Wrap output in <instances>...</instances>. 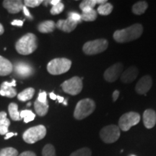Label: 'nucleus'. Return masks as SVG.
Here are the masks:
<instances>
[{
	"label": "nucleus",
	"instance_id": "obj_1",
	"mask_svg": "<svg viewBox=\"0 0 156 156\" xmlns=\"http://www.w3.org/2000/svg\"><path fill=\"white\" fill-rule=\"evenodd\" d=\"M142 32H143L142 25L139 23H136L126 28L116 30L114 33L113 37L115 41L124 44L138 39L142 36Z\"/></svg>",
	"mask_w": 156,
	"mask_h": 156
},
{
	"label": "nucleus",
	"instance_id": "obj_2",
	"mask_svg": "<svg viewBox=\"0 0 156 156\" xmlns=\"http://www.w3.org/2000/svg\"><path fill=\"white\" fill-rule=\"evenodd\" d=\"M38 47L37 38L34 34H25L17 41L15 44V48L20 54L29 55L34 53Z\"/></svg>",
	"mask_w": 156,
	"mask_h": 156
},
{
	"label": "nucleus",
	"instance_id": "obj_3",
	"mask_svg": "<svg viewBox=\"0 0 156 156\" xmlns=\"http://www.w3.org/2000/svg\"><path fill=\"white\" fill-rule=\"evenodd\" d=\"M95 109V101L90 98L80 100L77 103L74 112V117L77 120H83L90 116Z\"/></svg>",
	"mask_w": 156,
	"mask_h": 156
},
{
	"label": "nucleus",
	"instance_id": "obj_4",
	"mask_svg": "<svg viewBox=\"0 0 156 156\" xmlns=\"http://www.w3.org/2000/svg\"><path fill=\"white\" fill-rule=\"evenodd\" d=\"M71 66V60L66 58H56L48 62L47 70L51 75H58L69 71Z\"/></svg>",
	"mask_w": 156,
	"mask_h": 156
},
{
	"label": "nucleus",
	"instance_id": "obj_5",
	"mask_svg": "<svg viewBox=\"0 0 156 156\" xmlns=\"http://www.w3.org/2000/svg\"><path fill=\"white\" fill-rule=\"evenodd\" d=\"M108 46V42L106 39H96L85 43L83 47V51L86 55H95L105 51Z\"/></svg>",
	"mask_w": 156,
	"mask_h": 156
},
{
	"label": "nucleus",
	"instance_id": "obj_6",
	"mask_svg": "<svg viewBox=\"0 0 156 156\" xmlns=\"http://www.w3.org/2000/svg\"><path fill=\"white\" fill-rule=\"evenodd\" d=\"M46 134V129L44 125H38L29 128L23 134V139L28 144H34L44 139Z\"/></svg>",
	"mask_w": 156,
	"mask_h": 156
},
{
	"label": "nucleus",
	"instance_id": "obj_7",
	"mask_svg": "<svg viewBox=\"0 0 156 156\" xmlns=\"http://www.w3.org/2000/svg\"><path fill=\"white\" fill-rule=\"evenodd\" d=\"M140 121V116L138 113L131 112L125 113L120 117L119 120V127L121 130L126 132L132 126H135Z\"/></svg>",
	"mask_w": 156,
	"mask_h": 156
},
{
	"label": "nucleus",
	"instance_id": "obj_8",
	"mask_svg": "<svg viewBox=\"0 0 156 156\" xmlns=\"http://www.w3.org/2000/svg\"><path fill=\"white\" fill-rule=\"evenodd\" d=\"M120 136V129L118 126L111 124L104 126L100 132V137L105 143H114Z\"/></svg>",
	"mask_w": 156,
	"mask_h": 156
},
{
	"label": "nucleus",
	"instance_id": "obj_9",
	"mask_svg": "<svg viewBox=\"0 0 156 156\" xmlns=\"http://www.w3.org/2000/svg\"><path fill=\"white\" fill-rule=\"evenodd\" d=\"M64 92L71 95H76L81 92L83 87V80L79 77H73L64 81L61 85Z\"/></svg>",
	"mask_w": 156,
	"mask_h": 156
},
{
	"label": "nucleus",
	"instance_id": "obj_10",
	"mask_svg": "<svg viewBox=\"0 0 156 156\" xmlns=\"http://www.w3.org/2000/svg\"><path fill=\"white\" fill-rule=\"evenodd\" d=\"M123 68H124V66L120 62L113 64L105 71L104 75H103L105 80L109 82V83H113V82L116 81L122 75Z\"/></svg>",
	"mask_w": 156,
	"mask_h": 156
},
{
	"label": "nucleus",
	"instance_id": "obj_11",
	"mask_svg": "<svg viewBox=\"0 0 156 156\" xmlns=\"http://www.w3.org/2000/svg\"><path fill=\"white\" fill-rule=\"evenodd\" d=\"M152 85H153V80L151 76H143L136 83L135 90L138 94L145 95L151 90Z\"/></svg>",
	"mask_w": 156,
	"mask_h": 156
},
{
	"label": "nucleus",
	"instance_id": "obj_12",
	"mask_svg": "<svg viewBox=\"0 0 156 156\" xmlns=\"http://www.w3.org/2000/svg\"><path fill=\"white\" fill-rule=\"evenodd\" d=\"M15 72L19 77H28L34 74V69L30 64L25 62H17L15 64Z\"/></svg>",
	"mask_w": 156,
	"mask_h": 156
},
{
	"label": "nucleus",
	"instance_id": "obj_13",
	"mask_svg": "<svg viewBox=\"0 0 156 156\" xmlns=\"http://www.w3.org/2000/svg\"><path fill=\"white\" fill-rule=\"evenodd\" d=\"M23 2L20 0H5L3 7L11 14H16L23 9Z\"/></svg>",
	"mask_w": 156,
	"mask_h": 156
},
{
	"label": "nucleus",
	"instance_id": "obj_14",
	"mask_svg": "<svg viewBox=\"0 0 156 156\" xmlns=\"http://www.w3.org/2000/svg\"><path fill=\"white\" fill-rule=\"evenodd\" d=\"M138 73L139 72H138L137 68L135 66H131L127 68L125 71L123 72L121 75V81L126 84L131 83L134 81V80L137 77Z\"/></svg>",
	"mask_w": 156,
	"mask_h": 156
},
{
	"label": "nucleus",
	"instance_id": "obj_15",
	"mask_svg": "<svg viewBox=\"0 0 156 156\" xmlns=\"http://www.w3.org/2000/svg\"><path fill=\"white\" fill-rule=\"evenodd\" d=\"M77 24L78 23H76L67 17L66 20H59L56 24V27L63 32L70 33L75 30Z\"/></svg>",
	"mask_w": 156,
	"mask_h": 156
},
{
	"label": "nucleus",
	"instance_id": "obj_16",
	"mask_svg": "<svg viewBox=\"0 0 156 156\" xmlns=\"http://www.w3.org/2000/svg\"><path fill=\"white\" fill-rule=\"evenodd\" d=\"M144 125L147 129H152L156 124V113L153 109H147L143 113Z\"/></svg>",
	"mask_w": 156,
	"mask_h": 156
},
{
	"label": "nucleus",
	"instance_id": "obj_17",
	"mask_svg": "<svg viewBox=\"0 0 156 156\" xmlns=\"http://www.w3.org/2000/svg\"><path fill=\"white\" fill-rule=\"evenodd\" d=\"M106 2V0H84L80 4V8L81 9L83 13L88 12L93 9L97 4L101 5Z\"/></svg>",
	"mask_w": 156,
	"mask_h": 156
},
{
	"label": "nucleus",
	"instance_id": "obj_18",
	"mask_svg": "<svg viewBox=\"0 0 156 156\" xmlns=\"http://www.w3.org/2000/svg\"><path fill=\"white\" fill-rule=\"evenodd\" d=\"M13 66L10 62L0 56V76L8 75L12 72Z\"/></svg>",
	"mask_w": 156,
	"mask_h": 156
},
{
	"label": "nucleus",
	"instance_id": "obj_19",
	"mask_svg": "<svg viewBox=\"0 0 156 156\" xmlns=\"http://www.w3.org/2000/svg\"><path fill=\"white\" fill-rule=\"evenodd\" d=\"M56 28V24L53 20H46L41 23L38 25V30L39 32L43 34H48L54 31Z\"/></svg>",
	"mask_w": 156,
	"mask_h": 156
},
{
	"label": "nucleus",
	"instance_id": "obj_20",
	"mask_svg": "<svg viewBox=\"0 0 156 156\" xmlns=\"http://www.w3.org/2000/svg\"><path fill=\"white\" fill-rule=\"evenodd\" d=\"M34 108L36 114L39 116H44L48 113V104L47 103H41L36 100L34 103Z\"/></svg>",
	"mask_w": 156,
	"mask_h": 156
},
{
	"label": "nucleus",
	"instance_id": "obj_21",
	"mask_svg": "<svg viewBox=\"0 0 156 156\" xmlns=\"http://www.w3.org/2000/svg\"><path fill=\"white\" fill-rule=\"evenodd\" d=\"M148 4L145 1H140L134 4L132 6V12L136 15H140L145 13L146 9H147Z\"/></svg>",
	"mask_w": 156,
	"mask_h": 156
},
{
	"label": "nucleus",
	"instance_id": "obj_22",
	"mask_svg": "<svg viewBox=\"0 0 156 156\" xmlns=\"http://www.w3.org/2000/svg\"><path fill=\"white\" fill-rule=\"evenodd\" d=\"M0 95L2 96H6L8 98H14L17 95L16 90L13 88L12 87L7 86L3 83L1 85V89H0Z\"/></svg>",
	"mask_w": 156,
	"mask_h": 156
},
{
	"label": "nucleus",
	"instance_id": "obj_23",
	"mask_svg": "<svg viewBox=\"0 0 156 156\" xmlns=\"http://www.w3.org/2000/svg\"><path fill=\"white\" fill-rule=\"evenodd\" d=\"M35 93V90L33 87H29V88H26L24 90L20 93L17 95V98L20 101H27L30 100L33 97H34Z\"/></svg>",
	"mask_w": 156,
	"mask_h": 156
},
{
	"label": "nucleus",
	"instance_id": "obj_24",
	"mask_svg": "<svg viewBox=\"0 0 156 156\" xmlns=\"http://www.w3.org/2000/svg\"><path fill=\"white\" fill-rule=\"evenodd\" d=\"M8 111L9 116L13 121H20L21 120L20 116V112H18V106L16 103H11L9 105Z\"/></svg>",
	"mask_w": 156,
	"mask_h": 156
},
{
	"label": "nucleus",
	"instance_id": "obj_25",
	"mask_svg": "<svg viewBox=\"0 0 156 156\" xmlns=\"http://www.w3.org/2000/svg\"><path fill=\"white\" fill-rule=\"evenodd\" d=\"M113 11V5L111 3L102 4L98 7V12L101 15H108Z\"/></svg>",
	"mask_w": 156,
	"mask_h": 156
},
{
	"label": "nucleus",
	"instance_id": "obj_26",
	"mask_svg": "<svg viewBox=\"0 0 156 156\" xmlns=\"http://www.w3.org/2000/svg\"><path fill=\"white\" fill-rule=\"evenodd\" d=\"M96 18L97 12L94 9L88 12H83L81 14V20H82L86 21V22H92V21L95 20Z\"/></svg>",
	"mask_w": 156,
	"mask_h": 156
},
{
	"label": "nucleus",
	"instance_id": "obj_27",
	"mask_svg": "<svg viewBox=\"0 0 156 156\" xmlns=\"http://www.w3.org/2000/svg\"><path fill=\"white\" fill-rule=\"evenodd\" d=\"M20 116L21 119H24L25 123H28L34 120L36 114L30 110H24L20 113Z\"/></svg>",
	"mask_w": 156,
	"mask_h": 156
},
{
	"label": "nucleus",
	"instance_id": "obj_28",
	"mask_svg": "<svg viewBox=\"0 0 156 156\" xmlns=\"http://www.w3.org/2000/svg\"><path fill=\"white\" fill-rule=\"evenodd\" d=\"M0 156H18V152L13 147L3 148L0 151Z\"/></svg>",
	"mask_w": 156,
	"mask_h": 156
},
{
	"label": "nucleus",
	"instance_id": "obj_29",
	"mask_svg": "<svg viewBox=\"0 0 156 156\" xmlns=\"http://www.w3.org/2000/svg\"><path fill=\"white\" fill-rule=\"evenodd\" d=\"M43 156H56L55 148L51 144H47L44 146L42 151Z\"/></svg>",
	"mask_w": 156,
	"mask_h": 156
},
{
	"label": "nucleus",
	"instance_id": "obj_30",
	"mask_svg": "<svg viewBox=\"0 0 156 156\" xmlns=\"http://www.w3.org/2000/svg\"><path fill=\"white\" fill-rule=\"evenodd\" d=\"M91 151L87 147H83L73 152L69 156H91Z\"/></svg>",
	"mask_w": 156,
	"mask_h": 156
},
{
	"label": "nucleus",
	"instance_id": "obj_31",
	"mask_svg": "<svg viewBox=\"0 0 156 156\" xmlns=\"http://www.w3.org/2000/svg\"><path fill=\"white\" fill-rule=\"evenodd\" d=\"M64 4L62 2H59L58 4H57V5H54L52 7V8L50 10V12L51 15H56L59 14V13H61L64 10Z\"/></svg>",
	"mask_w": 156,
	"mask_h": 156
},
{
	"label": "nucleus",
	"instance_id": "obj_32",
	"mask_svg": "<svg viewBox=\"0 0 156 156\" xmlns=\"http://www.w3.org/2000/svg\"><path fill=\"white\" fill-rule=\"evenodd\" d=\"M44 2L42 0H25L24 4L25 7H36L42 4Z\"/></svg>",
	"mask_w": 156,
	"mask_h": 156
},
{
	"label": "nucleus",
	"instance_id": "obj_33",
	"mask_svg": "<svg viewBox=\"0 0 156 156\" xmlns=\"http://www.w3.org/2000/svg\"><path fill=\"white\" fill-rule=\"evenodd\" d=\"M68 17L72 20L75 21L76 23H80L81 22V15L79 14L77 12H71L69 13Z\"/></svg>",
	"mask_w": 156,
	"mask_h": 156
},
{
	"label": "nucleus",
	"instance_id": "obj_34",
	"mask_svg": "<svg viewBox=\"0 0 156 156\" xmlns=\"http://www.w3.org/2000/svg\"><path fill=\"white\" fill-rule=\"evenodd\" d=\"M6 124H10V121L7 118V113L1 112H0V126Z\"/></svg>",
	"mask_w": 156,
	"mask_h": 156
},
{
	"label": "nucleus",
	"instance_id": "obj_35",
	"mask_svg": "<svg viewBox=\"0 0 156 156\" xmlns=\"http://www.w3.org/2000/svg\"><path fill=\"white\" fill-rule=\"evenodd\" d=\"M47 98V94H46V92L43 91V92H41L39 93L37 100L41 103H47V98Z\"/></svg>",
	"mask_w": 156,
	"mask_h": 156
},
{
	"label": "nucleus",
	"instance_id": "obj_36",
	"mask_svg": "<svg viewBox=\"0 0 156 156\" xmlns=\"http://www.w3.org/2000/svg\"><path fill=\"white\" fill-rule=\"evenodd\" d=\"M9 124H6L0 126V134L1 135H6V134L8 133V127Z\"/></svg>",
	"mask_w": 156,
	"mask_h": 156
},
{
	"label": "nucleus",
	"instance_id": "obj_37",
	"mask_svg": "<svg viewBox=\"0 0 156 156\" xmlns=\"http://www.w3.org/2000/svg\"><path fill=\"white\" fill-rule=\"evenodd\" d=\"M18 156H36V155L32 151H25L20 154Z\"/></svg>",
	"mask_w": 156,
	"mask_h": 156
},
{
	"label": "nucleus",
	"instance_id": "obj_38",
	"mask_svg": "<svg viewBox=\"0 0 156 156\" xmlns=\"http://www.w3.org/2000/svg\"><path fill=\"white\" fill-rule=\"evenodd\" d=\"M11 25L21 27L23 25V20H15L14 21H12V22L11 23Z\"/></svg>",
	"mask_w": 156,
	"mask_h": 156
},
{
	"label": "nucleus",
	"instance_id": "obj_39",
	"mask_svg": "<svg viewBox=\"0 0 156 156\" xmlns=\"http://www.w3.org/2000/svg\"><path fill=\"white\" fill-rule=\"evenodd\" d=\"M23 12H24V14L26 15L27 17H28L29 18H30V19H33V17L31 16L30 12H29L28 8H27V7H25V6H23Z\"/></svg>",
	"mask_w": 156,
	"mask_h": 156
},
{
	"label": "nucleus",
	"instance_id": "obj_40",
	"mask_svg": "<svg viewBox=\"0 0 156 156\" xmlns=\"http://www.w3.org/2000/svg\"><path fill=\"white\" fill-rule=\"evenodd\" d=\"M119 96V91L118 90H116L112 94V98H113V101H116L117 99H118Z\"/></svg>",
	"mask_w": 156,
	"mask_h": 156
},
{
	"label": "nucleus",
	"instance_id": "obj_41",
	"mask_svg": "<svg viewBox=\"0 0 156 156\" xmlns=\"http://www.w3.org/2000/svg\"><path fill=\"white\" fill-rule=\"evenodd\" d=\"M17 135V133H13V132H8L7 134H6V136H5V140H8L9 138L12 137L13 136Z\"/></svg>",
	"mask_w": 156,
	"mask_h": 156
},
{
	"label": "nucleus",
	"instance_id": "obj_42",
	"mask_svg": "<svg viewBox=\"0 0 156 156\" xmlns=\"http://www.w3.org/2000/svg\"><path fill=\"white\" fill-rule=\"evenodd\" d=\"M49 96H50V98L51 99H52V100L55 101V100H56V97H57V95H56L54 92H52V93H51L50 94H49Z\"/></svg>",
	"mask_w": 156,
	"mask_h": 156
},
{
	"label": "nucleus",
	"instance_id": "obj_43",
	"mask_svg": "<svg viewBox=\"0 0 156 156\" xmlns=\"http://www.w3.org/2000/svg\"><path fill=\"white\" fill-rule=\"evenodd\" d=\"M49 2L51 5H52L53 6L57 5L59 2H61V1L60 0H52V1H49Z\"/></svg>",
	"mask_w": 156,
	"mask_h": 156
},
{
	"label": "nucleus",
	"instance_id": "obj_44",
	"mask_svg": "<svg viewBox=\"0 0 156 156\" xmlns=\"http://www.w3.org/2000/svg\"><path fill=\"white\" fill-rule=\"evenodd\" d=\"M56 99H57L58 103H63L64 102V97H62V96H59V95H57V97H56Z\"/></svg>",
	"mask_w": 156,
	"mask_h": 156
},
{
	"label": "nucleus",
	"instance_id": "obj_45",
	"mask_svg": "<svg viewBox=\"0 0 156 156\" xmlns=\"http://www.w3.org/2000/svg\"><path fill=\"white\" fill-rule=\"evenodd\" d=\"M4 31H5V29H4L3 25L0 23V35H2L4 34Z\"/></svg>",
	"mask_w": 156,
	"mask_h": 156
},
{
	"label": "nucleus",
	"instance_id": "obj_46",
	"mask_svg": "<svg viewBox=\"0 0 156 156\" xmlns=\"http://www.w3.org/2000/svg\"><path fill=\"white\" fill-rule=\"evenodd\" d=\"M30 105H31V103H28V104H27V106H30Z\"/></svg>",
	"mask_w": 156,
	"mask_h": 156
},
{
	"label": "nucleus",
	"instance_id": "obj_47",
	"mask_svg": "<svg viewBox=\"0 0 156 156\" xmlns=\"http://www.w3.org/2000/svg\"><path fill=\"white\" fill-rule=\"evenodd\" d=\"M130 156H136V155H130Z\"/></svg>",
	"mask_w": 156,
	"mask_h": 156
}]
</instances>
